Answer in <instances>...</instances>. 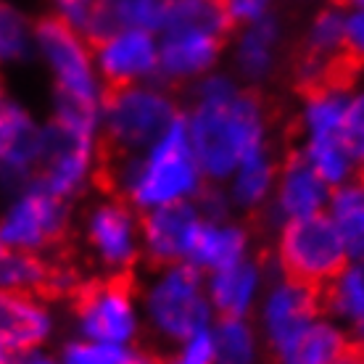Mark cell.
<instances>
[{
  "instance_id": "cb8c5ba5",
  "label": "cell",
  "mask_w": 364,
  "mask_h": 364,
  "mask_svg": "<svg viewBox=\"0 0 364 364\" xmlns=\"http://www.w3.org/2000/svg\"><path fill=\"white\" fill-rule=\"evenodd\" d=\"M351 343V333L322 311L288 343L274 348L269 364H333Z\"/></svg>"
},
{
  "instance_id": "3957f363",
  "label": "cell",
  "mask_w": 364,
  "mask_h": 364,
  "mask_svg": "<svg viewBox=\"0 0 364 364\" xmlns=\"http://www.w3.org/2000/svg\"><path fill=\"white\" fill-rule=\"evenodd\" d=\"M206 185L182 119L137 154L106 156L100 174V188L117 193L140 214L196 200Z\"/></svg>"
},
{
  "instance_id": "277c9868",
  "label": "cell",
  "mask_w": 364,
  "mask_h": 364,
  "mask_svg": "<svg viewBox=\"0 0 364 364\" xmlns=\"http://www.w3.org/2000/svg\"><path fill=\"white\" fill-rule=\"evenodd\" d=\"M137 301L146 338L159 348L209 330L214 322L206 274L188 262L148 267V272L137 280Z\"/></svg>"
},
{
  "instance_id": "f1b7e54d",
  "label": "cell",
  "mask_w": 364,
  "mask_h": 364,
  "mask_svg": "<svg viewBox=\"0 0 364 364\" xmlns=\"http://www.w3.org/2000/svg\"><path fill=\"white\" fill-rule=\"evenodd\" d=\"M166 6H169V0H100L98 35L119 27L159 32L166 16Z\"/></svg>"
},
{
  "instance_id": "7402d4cb",
  "label": "cell",
  "mask_w": 364,
  "mask_h": 364,
  "mask_svg": "<svg viewBox=\"0 0 364 364\" xmlns=\"http://www.w3.org/2000/svg\"><path fill=\"white\" fill-rule=\"evenodd\" d=\"M251 254H256V230L251 219H243L237 214L206 217L188 264L209 274L235 264Z\"/></svg>"
},
{
  "instance_id": "836d02e7",
  "label": "cell",
  "mask_w": 364,
  "mask_h": 364,
  "mask_svg": "<svg viewBox=\"0 0 364 364\" xmlns=\"http://www.w3.org/2000/svg\"><path fill=\"white\" fill-rule=\"evenodd\" d=\"M343 53L354 72L364 74V9H346L343 21Z\"/></svg>"
},
{
  "instance_id": "d590c367",
  "label": "cell",
  "mask_w": 364,
  "mask_h": 364,
  "mask_svg": "<svg viewBox=\"0 0 364 364\" xmlns=\"http://www.w3.org/2000/svg\"><path fill=\"white\" fill-rule=\"evenodd\" d=\"M348 135H351V146H354L359 174L364 177V85H356L354 87L351 117H348Z\"/></svg>"
},
{
  "instance_id": "ee69618b",
  "label": "cell",
  "mask_w": 364,
  "mask_h": 364,
  "mask_svg": "<svg viewBox=\"0 0 364 364\" xmlns=\"http://www.w3.org/2000/svg\"><path fill=\"white\" fill-rule=\"evenodd\" d=\"M291 3H299V6H304V3H322V0H291Z\"/></svg>"
},
{
  "instance_id": "ac0fdd59",
  "label": "cell",
  "mask_w": 364,
  "mask_h": 364,
  "mask_svg": "<svg viewBox=\"0 0 364 364\" xmlns=\"http://www.w3.org/2000/svg\"><path fill=\"white\" fill-rule=\"evenodd\" d=\"M330 193H333V188L328 182L322 180L296 151H291V154L280 156L272 198H269V206H267L262 222L269 230H274L277 225H285L293 219L322 214L328 209Z\"/></svg>"
},
{
  "instance_id": "7c38bea8",
  "label": "cell",
  "mask_w": 364,
  "mask_h": 364,
  "mask_svg": "<svg viewBox=\"0 0 364 364\" xmlns=\"http://www.w3.org/2000/svg\"><path fill=\"white\" fill-rule=\"evenodd\" d=\"M291 46L293 37L288 21L277 11L248 27L232 29L228 40V53H225L228 69L235 74L243 87L267 90L288 69Z\"/></svg>"
},
{
  "instance_id": "ffe728a7",
  "label": "cell",
  "mask_w": 364,
  "mask_h": 364,
  "mask_svg": "<svg viewBox=\"0 0 364 364\" xmlns=\"http://www.w3.org/2000/svg\"><path fill=\"white\" fill-rule=\"evenodd\" d=\"M359 82H328L319 87L296 92L293 109V137L296 143L309 140H336L348 135L351 98Z\"/></svg>"
},
{
  "instance_id": "f35d334b",
  "label": "cell",
  "mask_w": 364,
  "mask_h": 364,
  "mask_svg": "<svg viewBox=\"0 0 364 364\" xmlns=\"http://www.w3.org/2000/svg\"><path fill=\"white\" fill-rule=\"evenodd\" d=\"M333 364H364V348L356 346V343H351V346H348L343 354L338 356Z\"/></svg>"
},
{
  "instance_id": "30bf717a",
  "label": "cell",
  "mask_w": 364,
  "mask_h": 364,
  "mask_svg": "<svg viewBox=\"0 0 364 364\" xmlns=\"http://www.w3.org/2000/svg\"><path fill=\"white\" fill-rule=\"evenodd\" d=\"M343 21L346 9L338 0H322L306 16L285 69L296 92L328 82H359V74L343 53Z\"/></svg>"
},
{
  "instance_id": "7bdbcfd3",
  "label": "cell",
  "mask_w": 364,
  "mask_h": 364,
  "mask_svg": "<svg viewBox=\"0 0 364 364\" xmlns=\"http://www.w3.org/2000/svg\"><path fill=\"white\" fill-rule=\"evenodd\" d=\"M9 98V87H6V80H3V72H0V103Z\"/></svg>"
},
{
  "instance_id": "52a82bcc",
  "label": "cell",
  "mask_w": 364,
  "mask_h": 364,
  "mask_svg": "<svg viewBox=\"0 0 364 364\" xmlns=\"http://www.w3.org/2000/svg\"><path fill=\"white\" fill-rule=\"evenodd\" d=\"M66 314L72 322V336L92 343L132 351L146 338L137 277L90 274L82 288L66 301Z\"/></svg>"
},
{
  "instance_id": "8fae6325",
  "label": "cell",
  "mask_w": 364,
  "mask_h": 364,
  "mask_svg": "<svg viewBox=\"0 0 364 364\" xmlns=\"http://www.w3.org/2000/svg\"><path fill=\"white\" fill-rule=\"evenodd\" d=\"M106 151L100 135L74 132L46 119L35 182L69 203H80L100 188Z\"/></svg>"
},
{
  "instance_id": "484cf974",
  "label": "cell",
  "mask_w": 364,
  "mask_h": 364,
  "mask_svg": "<svg viewBox=\"0 0 364 364\" xmlns=\"http://www.w3.org/2000/svg\"><path fill=\"white\" fill-rule=\"evenodd\" d=\"M322 311L354 333L364 325V262L348 259L322 288Z\"/></svg>"
},
{
  "instance_id": "f546056e",
  "label": "cell",
  "mask_w": 364,
  "mask_h": 364,
  "mask_svg": "<svg viewBox=\"0 0 364 364\" xmlns=\"http://www.w3.org/2000/svg\"><path fill=\"white\" fill-rule=\"evenodd\" d=\"M53 256L27 251H0V291L43 293L46 296Z\"/></svg>"
},
{
  "instance_id": "e575fe53",
  "label": "cell",
  "mask_w": 364,
  "mask_h": 364,
  "mask_svg": "<svg viewBox=\"0 0 364 364\" xmlns=\"http://www.w3.org/2000/svg\"><path fill=\"white\" fill-rule=\"evenodd\" d=\"M222 9L228 14L230 27L237 29L277 14V0H222Z\"/></svg>"
},
{
  "instance_id": "74e56055",
  "label": "cell",
  "mask_w": 364,
  "mask_h": 364,
  "mask_svg": "<svg viewBox=\"0 0 364 364\" xmlns=\"http://www.w3.org/2000/svg\"><path fill=\"white\" fill-rule=\"evenodd\" d=\"M122 364H159V356L137 346V348H132V351H127V356L122 359Z\"/></svg>"
},
{
  "instance_id": "e0dca14e",
  "label": "cell",
  "mask_w": 364,
  "mask_h": 364,
  "mask_svg": "<svg viewBox=\"0 0 364 364\" xmlns=\"http://www.w3.org/2000/svg\"><path fill=\"white\" fill-rule=\"evenodd\" d=\"M203 219L206 217L198 206V198L140 214L143 264L166 267L191 262L193 246H196Z\"/></svg>"
},
{
  "instance_id": "ba28073f",
  "label": "cell",
  "mask_w": 364,
  "mask_h": 364,
  "mask_svg": "<svg viewBox=\"0 0 364 364\" xmlns=\"http://www.w3.org/2000/svg\"><path fill=\"white\" fill-rule=\"evenodd\" d=\"M77 209L37 182L0 200V248L55 256L74 235Z\"/></svg>"
},
{
  "instance_id": "b9f144b4",
  "label": "cell",
  "mask_w": 364,
  "mask_h": 364,
  "mask_svg": "<svg viewBox=\"0 0 364 364\" xmlns=\"http://www.w3.org/2000/svg\"><path fill=\"white\" fill-rule=\"evenodd\" d=\"M343 9H364V0H338Z\"/></svg>"
},
{
  "instance_id": "5b68a950",
  "label": "cell",
  "mask_w": 364,
  "mask_h": 364,
  "mask_svg": "<svg viewBox=\"0 0 364 364\" xmlns=\"http://www.w3.org/2000/svg\"><path fill=\"white\" fill-rule=\"evenodd\" d=\"M74 235L85 264L106 277H135L143 267L140 211L117 193L98 188L77 211Z\"/></svg>"
},
{
  "instance_id": "8992f818",
  "label": "cell",
  "mask_w": 364,
  "mask_h": 364,
  "mask_svg": "<svg viewBox=\"0 0 364 364\" xmlns=\"http://www.w3.org/2000/svg\"><path fill=\"white\" fill-rule=\"evenodd\" d=\"M180 119V92L159 80L111 87L100 109V143L106 156L137 154L156 143Z\"/></svg>"
},
{
  "instance_id": "5bb4252c",
  "label": "cell",
  "mask_w": 364,
  "mask_h": 364,
  "mask_svg": "<svg viewBox=\"0 0 364 364\" xmlns=\"http://www.w3.org/2000/svg\"><path fill=\"white\" fill-rule=\"evenodd\" d=\"M319 314H322L319 288H311L306 282L285 277L272 269L251 319H254L262 343L267 348V356H269L274 348L288 343L299 330L306 328Z\"/></svg>"
},
{
  "instance_id": "9c48e42d",
  "label": "cell",
  "mask_w": 364,
  "mask_h": 364,
  "mask_svg": "<svg viewBox=\"0 0 364 364\" xmlns=\"http://www.w3.org/2000/svg\"><path fill=\"white\" fill-rule=\"evenodd\" d=\"M269 232V267L311 288L322 291L333 280V274L348 262L346 246L325 211L277 225Z\"/></svg>"
},
{
  "instance_id": "2e32d148",
  "label": "cell",
  "mask_w": 364,
  "mask_h": 364,
  "mask_svg": "<svg viewBox=\"0 0 364 364\" xmlns=\"http://www.w3.org/2000/svg\"><path fill=\"white\" fill-rule=\"evenodd\" d=\"M95 66L106 87H127L159 80V35L119 27L92 40Z\"/></svg>"
},
{
  "instance_id": "ab89813d",
  "label": "cell",
  "mask_w": 364,
  "mask_h": 364,
  "mask_svg": "<svg viewBox=\"0 0 364 364\" xmlns=\"http://www.w3.org/2000/svg\"><path fill=\"white\" fill-rule=\"evenodd\" d=\"M11 359H14V351L0 341V364H11Z\"/></svg>"
},
{
  "instance_id": "7a4b0ae2",
  "label": "cell",
  "mask_w": 364,
  "mask_h": 364,
  "mask_svg": "<svg viewBox=\"0 0 364 364\" xmlns=\"http://www.w3.org/2000/svg\"><path fill=\"white\" fill-rule=\"evenodd\" d=\"M35 61L50 85L48 119L74 132L100 135V109L109 87L92 55V40L53 14L35 18Z\"/></svg>"
},
{
  "instance_id": "4fadbf2b",
  "label": "cell",
  "mask_w": 364,
  "mask_h": 364,
  "mask_svg": "<svg viewBox=\"0 0 364 364\" xmlns=\"http://www.w3.org/2000/svg\"><path fill=\"white\" fill-rule=\"evenodd\" d=\"M159 35V82L185 90L211 69L222 66L232 32L200 24H164Z\"/></svg>"
},
{
  "instance_id": "9a60e30c",
  "label": "cell",
  "mask_w": 364,
  "mask_h": 364,
  "mask_svg": "<svg viewBox=\"0 0 364 364\" xmlns=\"http://www.w3.org/2000/svg\"><path fill=\"white\" fill-rule=\"evenodd\" d=\"M43 124L24 100L9 98L0 103V200L35 182Z\"/></svg>"
},
{
  "instance_id": "6da1fadb",
  "label": "cell",
  "mask_w": 364,
  "mask_h": 364,
  "mask_svg": "<svg viewBox=\"0 0 364 364\" xmlns=\"http://www.w3.org/2000/svg\"><path fill=\"white\" fill-rule=\"evenodd\" d=\"M182 122L209 185H222L248 156L274 148V106L264 90L243 87L228 66L185 87Z\"/></svg>"
},
{
  "instance_id": "83f0119b",
  "label": "cell",
  "mask_w": 364,
  "mask_h": 364,
  "mask_svg": "<svg viewBox=\"0 0 364 364\" xmlns=\"http://www.w3.org/2000/svg\"><path fill=\"white\" fill-rule=\"evenodd\" d=\"M35 61V18L14 0H0V72Z\"/></svg>"
},
{
  "instance_id": "44dd1931",
  "label": "cell",
  "mask_w": 364,
  "mask_h": 364,
  "mask_svg": "<svg viewBox=\"0 0 364 364\" xmlns=\"http://www.w3.org/2000/svg\"><path fill=\"white\" fill-rule=\"evenodd\" d=\"M269 274V259L259 254H251L225 269L206 274V293L214 317H254Z\"/></svg>"
},
{
  "instance_id": "603a6c76",
  "label": "cell",
  "mask_w": 364,
  "mask_h": 364,
  "mask_svg": "<svg viewBox=\"0 0 364 364\" xmlns=\"http://www.w3.org/2000/svg\"><path fill=\"white\" fill-rule=\"evenodd\" d=\"M277 166H280L277 148H267V151L248 156L246 161L219 185L228 198L230 211L243 219L264 217L274 191V180H277Z\"/></svg>"
},
{
  "instance_id": "8d00e7d4",
  "label": "cell",
  "mask_w": 364,
  "mask_h": 364,
  "mask_svg": "<svg viewBox=\"0 0 364 364\" xmlns=\"http://www.w3.org/2000/svg\"><path fill=\"white\" fill-rule=\"evenodd\" d=\"M11 364H58V354L50 348H29V351L14 354Z\"/></svg>"
},
{
  "instance_id": "60d3db41",
  "label": "cell",
  "mask_w": 364,
  "mask_h": 364,
  "mask_svg": "<svg viewBox=\"0 0 364 364\" xmlns=\"http://www.w3.org/2000/svg\"><path fill=\"white\" fill-rule=\"evenodd\" d=\"M351 341H354L356 346H362L364 348V325H359V328L351 333Z\"/></svg>"
},
{
  "instance_id": "d6986e66",
  "label": "cell",
  "mask_w": 364,
  "mask_h": 364,
  "mask_svg": "<svg viewBox=\"0 0 364 364\" xmlns=\"http://www.w3.org/2000/svg\"><path fill=\"white\" fill-rule=\"evenodd\" d=\"M61 330V311L43 293L0 291V341L18 354L29 348H50Z\"/></svg>"
},
{
  "instance_id": "d6a6232c",
  "label": "cell",
  "mask_w": 364,
  "mask_h": 364,
  "mask_svg": "<svg viewBox=\"0 0 364 364\" xmlns=\"http://www.w3.org/2000/svg\"><path fill=\"white\" fill-rule=\"evenodd\" d=\"M159 364H214V343L209 330L185 338L180 343L161 348Z\"/></svg>"
},
{
  "instance_id": "4dcf8cb0",
  "label": "cell",
  "mask_w": 364,
  "mask_h": 364,
  "mask_svg": "<svg viewBox=\"0 0 364 364\" xmlns=\"http://www.w3.org/2000/svg\"><path fill=\"white\" fill-rule=\"evenodd\" d=\"M55 354H58V364H122L127 351L72 336L58 346Z\"/></svg>"
},
{
  "instance_id": "d4e9b609",
  "label": "cell",
  "mask_w": 364,
  "mask_h": 364,
  "mask_svg": "<svg viewBox=\"0 0 364 364\" xmlns=\"http://www.w3.org/2000/svg\"><path fill=\"white\" fill-rule=\"evenodd\" d=\"M209 333L214 364H264L269 359L251 317H214Z\"/></svg>"
},
{
  "instance_id": "1f68e13d",
  "label": "cell",
  "mask_w": 364,
  "mask_h": 364,
  "mask_svg": "<svg viewBox=\"0 0 364 364\" xmlns=\"http://www.w3.org/2000/svg\"><path fill=\"white\" fill-rule=\"evenodd\" d=\"M55 18H61L64 24L74 27L92 40L98 35V16H100V0H48Z\"/></svg>"
},
{
  "instance_id": "f6af8a7d",
  "label": "cell",
  "mask_w": 364,
  "mask_h": 364,
  "mask_svg": "<svg viewBox=\"0 0 364 364\" xmlns=\"http://www.w3.org/2000/svg\"><path fill=\"white\" fill-rule=\"evenodd\" d=\"M0 251H3V248H0Z\"/></svg>"
},
{
  "instance_id": "4316f807",
  "label": "cell",
  "mask_w": 364,
  "mask_h": 364,
  "mask_svg": "<svg viewBox=\"0 0 364 364\" xmlns=\"http://www.w3.org/2000/svg\"><path fill=\"white\" fill-rule=\"evenodd\" d=\"M325 214L336 225L338 235L346 246L348 259L364 262V177L356 174L354 180L333 188Z\"/></svg>"
}]
</instances>
